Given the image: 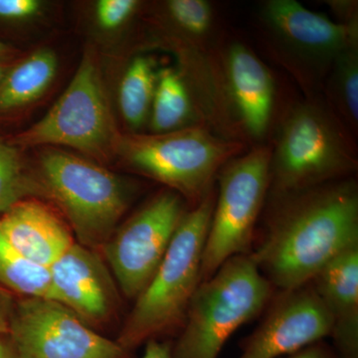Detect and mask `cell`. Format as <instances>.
<instances>
[{"label": "cell", "mask_w": 358, "mask_h": 358, "mask_svg": "<svg viewBox=\"0 0 358 358\" xmlns=\"http://www.w3.org/2000/svg\"><path fill=\"white\" fill-rule=\"evenodd\" d=\"M275 197L268 236L252 256L280 288L300 289L339 254L358 246V193L353 181Z\"/></svg>", "instance_id": "cell-1"}, {"label": "cell", "mask_w": 358, "mask_h": 358, "mask_svg": "<svg viewBox=\"0 0 358 358\" xmlns=\"http://www.w3.org/2000/svg\"><path fill=\"white\" fill-rule=\"evenodd\" d=\"M357 169L353 136L327 101L308 96L292 106L271 155L270 186L275 195L317 187Z\"/></svg>", "instance_id": "cell-2"}, {"label": "cell", "mask_w": 358, "mask_h": 358, "mask_svg": "<svg viewBox=\"0 0 358 358\" xmlns=\"http://www.w3.org/2000/svg\"><path fill=\"white\" fill-rule=\"evenodd\" d=\"M215 200L212 188L181 219L164 260L136 299L117 339L128 352L169 331L185 317L201 282L202 255Z\"/></svg>", "instance_id": "cell-3"}, {"label": "cell", "mask_w": 358, "mask_h": 358, "mask_svg": "<svg viewBox=\"0 0 358 358\" xmlns=\"http://www.w3.org/2000/svg\"><path fill=\"white\" fill-rule=\"evenodd\" d=\"M270 296V282L253 256L226 261L197 287L173 358H218L226 341L263 310Z\"/></svg>", "instance_id": "cell-4"}, {"label": "cell", "mask_w": 358, "mask_h": 358, "mask_svg": "<svg viewBox=\"0 0 358 358\" xmlns=\"http://www.w3.org/2000/svg\"><path fill=\"white\" fill-rule=\"evenodd\" d=\"M243 141L229 140L205 126L120 140L117 152L129 166L199 202L231 159L243 154Z\"/></svg>", "instance_id": "cell-5"}, {"label": "cell", "mask_w": 358, "mask_h": 358, "mask_svg": "<svg viewBox=\"0 0 358 358\" xmlns=\"http://www.w3.org/2000/svg\"><path fill=\"white\" fill-rule=\"evenodd\" d=\"M40 176L44 196L50 197L64 213L78 243L102 250L129 205L124 181L103 167L60 150L42 155Z\"/></svg>", "instance_id": "cell-6"}, {"label": "cell", "mask_w": 358, "mask_h": 358, "mask_svg": "<svg viewBox=\"0 0 358 358\" xmlns=\"http://www.w3.org/2000/svg\"><path fill=\"white\" fill-rule=\"evenodd\" d=\"M258 20L271 55L308 96L324 86L338 54L358 36V23L341 24L294 0H267Z\"/></svg>", "instance_id": "cell-7"}, {"label": "cell", "mask_w": 358, "mask_h": 358, "mask_svg": "<svg viewBox=\"0 0 358 358\" xmlns=\"http://www.w3.org/2000/svg\"><path fill=\"white\" fill-rule=\"evenodd\" d=\"M271 155L272 148L257 145L219 171L218 194L202 255L201 281L248 250L270 187Z\"/></svg>", "instance_id": "cell-8"}, {"label": "cell", "mask_w": 358, "mask_h": 358, "mask_svg": "<svg viewBox=\"0 0 358 358\" xmlns=\"http://www.w3.org/2000/svg\"><path fill=\"white\" fill-rule=\"evenodd\" d=\"M120 140L98 66L86 54L62 96L40 121L18 136L17 143L63 145L106 159L117 150Z\"/></svg>", "instance_id": "cell-9"}, {"label": "cell", "mask_w": 358, "mask_h": 358, "mask_svg": "<svg viewBox=\"0 0 358 358\" xmlns=\"http://www.w3.org/2000/svg\"><path fill=\"white\" fill-rule=\"evenodd\" d=\"M182 199L166 190L150 199L102 248L117 286L129 299H136L154 277L185 216Z\"/></svg>", "instance_id": "cell-10"}, {"label": "cell", "mask_w": 358, "mask_h": 358, "mask_svg": "<svg viewBox=\"0 0 358 358\" xmlns=\"http://www.w3.org/2000/svg\"><path fill=\"white\" fill-rule=\"evenodd\" d=\"M7 336L18 358H128L117 341L101 336L50 299L14 301Z\"/></svg>", "instance_id": "cell-11"}, {"label": "cell", "mask_w": 358, "mask_h": 358, "mask_svg": "<svg viewBox=\"0 0 358 358\" xmlns=\"http://www.w3.org/2000/svg\"><path fill=\"white\" fill-rule=\"evenodd\" d=\"M331 333L333 320L315 289H294L246 341L238 358L294 355Z\"/></svg>", "instance_id": "cell-12"}, {"label": "cell", "mask_w": 358, "mask_h": 358, "mask_svg": "<svg viewBox=\"0 0 358 358\" xmlns=\"http://www.w3.org/2000/svg\"><path fill=\"white\" fill-rule=\"evenodd\" d=\"M50 271L54 299L90 327L107 322L117 300V286L102 257L74 242Z\"/></svg>", "instance_id": "cell-13"}, {"label": "cell", "mask_w": 358, "mask_h": 358, "mask_svg": "<svg viewBox=\"0 0 358 358\" xmlns=\"http://www.w3.org/2000/svg\"><path fill=\"white\" fill-rule=\"evenodd\" d=\"M226 86L245 138L261 141L270 129L275 103L272 73L246 44L234 41L222 50Z\"/></svg>", "instance_id": "cell-14"}, {"label": "cell", "mask_w": 358, "mask_h": 358, "mask_svg": "<svg viewBox=\"0 0 358 358\" xmlns=\"http://www.w3.org/2000/svg\"><path fill=\"white\" fill-rule=\"evenodd\" d=\"M0 230L23 256L48 268L75 242L67 225L35 199L22 200L2 213Z\"/></svg>", "instance_id": "cell-15"}, {"label": "cell", "mask_w": 358, "mask_h": 358, "mask_svg": "<svg viewBox=\"0 0 358 358\" xmlns=\"http://www.w3.org/2000/svg\"><path fill=\"white\" fill-rule=\"evenodd\" d=\"M313 280L333 320L339 352L343 358H358V246L339 254Z\"/></svg>", "instance_id": "cell-16"}, {"label": "cell", "mask_w": 358, "mask_h": 358, "mask_svg": "<svg viewBox=\"0 0 358 358\" xmlns=\"http://www.w3.org/2000/svg\"><path fill=\"white\" fill-rule=\"evenodd\" d=\"M150 115L155 134L205 126L185 78L173 68L159 69Z\"/></svg>", "instance_id": "cell-17"}, {"label": "cell", "mask_w": 358, "mask_h": 358, "mask_svg": "<svg viewBox=\"0 0 358 358\" xmlns=\"http://www.w3.org/2000/svg\"><path fill=\"white\" fill-rule=\"evenodd\" d=\"M57 67L55 53L42 49L7 71L0 84V112L17 109L40 98L53 82Z\"/></svg>", "instance_id": "cell-18"}, {"label": "cell", "mask_w": 358, "mask_h": 358, "mask_svg": "<svg viewBox=\"0 0 358 358\" xmlns=\"http://www.w3.org/2000/svg\"><path fill=\"white\" fill-rule=\"evenodd\" d=\"M324 88L327 103L355 136L358 129V36L334 60Z\"/></svg>", "instance_id": "cell-19"}, {"label": "cell", "mask_w": 358, "mask_h": 358, "mask_svg": "<svg viewBox=\"0 0 358 358\" xmlns=\"http://www.w3.org/2000/svg\"><path fill=\"white\" fill-rule=\"evenodd\" d=\"M0 287L21 298L54 299L50 271L32 262L7 241L0 230Z\"/></svg>", "instance_id": "cell-20"}, {"label": "cell", "mask_w": 358, "mask_h": 358, "mask_svg": "<svg viewBox=\"0 0 358 358\" xmlns=\"http://www.w3.org/2000/svg\"><path fill=\"white\" fill-rule=\"evenodd\" d=\"M157 72L154 59L147 56L134 58L124 72L120 85L119 103L122 117L131 128H141L150 115Z\"/></svg>", "instance_id": "cell-21"}, {"label": "cell", "mask_w": 358, "mask_h": 358, "mask_svg": "<svg viewBox=\"0 0 358 358\" xmlns=\"http://www.w3.org/2000/svg\"><path fill=\"white\" fill-rule=\"evenodd\" d=\"M41 194L39 182L23 169L17 150L0 143V215L18 202Z\"/></svg>", "instance_id": "cell-22"}, {"label": "cell", "mask_w": 358, "mask_h": 358, "mask_svg": "<svg viewBox=\"0 0 358 358\" xmlns=\"http://www.w3.org/2000/svg\"><path fill=\"white\" fill-rule=\"evenodd\" d=\"M166 11L174 27L183 31H214L213 6L206 0H171L166 2Z\"/></svg>", "instance_id": "cell-23"}, {"label": "cell", "mask_w": 358, "mask_h": 358, "mask_svg": "<svg viewBox=\"0 0 358 358\" xmlns=\"http://www.w3.org/2000/svg\"><path fill=\"white\" fill-rule=\"evenodd\" d=\"M138 6L136 0H101L96 6V20L103 29H117L128 21Z\"/></svg>", "instance_id": "cell-24"}, {"label": "cell", "mask_w": 358, "mask_h": 358, "mask_svg": "<svg viewBox=\"0 0 358 358\" xmlns=\"http://www.w3.org/2000/svg\"><path fill=\"white\" fill-rule=\"evenodd\" d=\"M41 3L37 0H0V18L20 20L38 13Z\"/></svg>", "instance_id": "cell-25"}, {"label": "cell", "mask_w": 358, "mask_h": 358, "mask_svg": "<svg viewBox=\"0 0 358 358\" xmlns=\"http://www.w3.org/2000/svg\"><path fill=\"white\" fill-rule=\"evenodd\" d=\"M13 303L14 300L11 294L0 287V334H6L8 331Z\"/></svg>", "instance_id": "cell-26"}, {"label": "cell", "mask_w": 358, "mask_h": 358, "mask_svg": "<svg viewBox=\"0 0 358 358\" xmlns=\"http://www.w3.org/2000/svg\"><path fill=\"white\" fill-rule=\"evenodd\" d=\"M143 358H173V352L166 343L150 339L147 343Z\"/></svg>", "instance_id": "cell-27"}, {"label": "cell", "mask_w": 358, "mask_h": 358, "mask_svg": "<svg viewBox=\"0 0 358 358\" xmlns=\"http://www.w3.org/2000/svg\"><path fill=\"white\" fill-rule=\"evenodd\" d=\"M288 358H331L327 355V353L322 350V348H317V346H308L303 348L300 352L291 355Z\"/></svg>", "instance_id": "cell-28"}, {"label": "cell", "mask_w": 358, "mask_h": 358, "mask_svg": "<svg viewBox=\"0 0 358 358\" xmlns=\"http://www.w3.org/2000/svg\"><path fill=\"white\" fill-rule=\"evenodd\" d=\"M0 358H18L7 334H0Z\"/></svg>", "instance_id": "cell-29"}, {"label": "cell", "mask_w": 358, "mask_h": 358, "mask_svg": "<svg viewBox=\"0 0 358 358\" xmlns=\"http://www.w3.org/2000/svg\"><path fill=\"white\" fill-rule=\"evenodd\" d=\"M8 68H7L6 65L2 64L0 63V84H1L2 80L6 77L7 71H8Z\"/></svg>", "instance_id": "cell-30"}, {"label": "cell", "mask_w": 358, "mask_h": 358, "mask_svg": "<svg viewBox=\"0 0 358 358\" xmlns=\"http://www.w3.org/2000/svg\"><path fill=\"white\" fill-rule=\"evenodd\" d=\"M8 47H7L6 45L3 43V42L0 41V57L6 55V54H8Z\"/></svg>", "instance_id": "cell-31"}]
</instances>
